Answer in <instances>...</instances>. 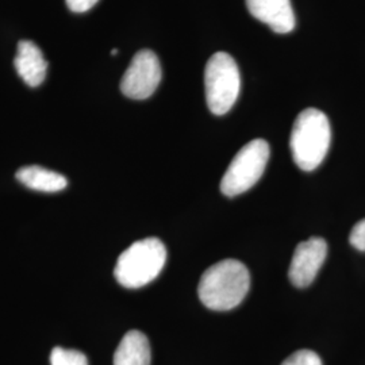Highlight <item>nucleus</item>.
<instances>
[{
    "label": "nucleus",
    "instance_id": "nucleus-1",
    "mask_svg": "<svg viewBox=\"0 0 365 365\" xmlns=\"http://www.w3.org/2000/svg\"><path fill=\"white\" fill-rule=\"evenodd\" d=\"M250 274L241 261L226 259L211 265L202 274L197 294L200 302L214 312H227L245 299Z\"/></svg>",
    "mask_w": 365,
    "mask_h": 365
},
{
    "label": "nucleus",
    "instance_id": "nucleus-2",
    "mask_svg": "<svg viewBox=\"0 0 365 365\" xmlns=\"http://www.w3.org/2000/svg\"><path fill=\"white\" fill-rule=\"evenodd\" d=\"M330 141L329 118L321 110L306 108L297 118L291 131L289 146L295 164L306 172L318 168L327 157Z\"/></svg>",
    "mask_w": 365,
    "mask_h": 365
},
{
    "label": "nucleus",
    "instance_id": "nucleus-3",
    "mask_svg": "<svg viewBox=\"0 0 365 365\" xmlns=\"http://www.w3.org/2000/svg\"><path fill=\"white\" fill-rule=\"evenodd\" d=\"M165 261V245L156 237L144 238L134 242L118 257L114 276L122 287H144L161 274Z\"/></svg>",
    "mask_w": 365,
    "mask_h": 365
},
{
    "label": "nucleus",
    "instance_id": "nucleus-4",
    "mask_svg": "<svg viewBox=\"0 0 365 365\" xmlns=\"http://www.w3.org/2000/svg\"><path fill=\"white\" fill-rule=\"evenodd\" d=\"M205 87L212 114L223 115L232 110L241 90V76L230 54L218 52L211 56L205 71Z\"/></svg>",
    "mask_w": 365,
    "mask_h": 365
},
{
    "label": "nucleus",
    "instance_id": "nucleus-5",
    "mask_svg": "<svg viewBox=\"0 0 365 365\" xmlns=\"http://www.w3.org/2000/svg\"><path fill=\"white\" fill-rule=\"evenodd\" d=\"M271 149L265 140H253L238 150L221 180L223 195L247 192L259 182L269 160Z\"/></svg>",
    "mask_w": 365,
    "mask_h": 365
},
{
    "label": "nucleus",
    "instance_id": "nucleus-6",
    "mask_svg": "<svg viewBox=\"0 0 365 365\" xmlns=\"http://www.w3.org/2000/svg\"><path fill=\"white\" fill-rule=\"evenodd\" d=\"M161 78L163 71L156 53L144 49L131 60L120 81V91L130 99H148L156 91Z\"/></svg>",
    "mask_w": 365,
    "mask_h": 365
},
{
    "label": "nucleus",
    "instance_id": "nucleus-7",
    "mask_svg": "<svg viewBox=\"0 0 365 365\" xmlns=\"http://www.w3.org/2000/svg\"><path fill=\"white\" fill-rule=\"evenodd\" d=\"M327 244L321 237H312L295 249L288 276L298 288L309 287L327 260Z\"/></svg>",
    "mask_w": 365,
    "mask_h": 365
},
{
    "label": "nucleus",
    "instance_id": "nucleus-8",
    "mask_svg": "<svg viewBox=\"0 0 365 365\" xmlns=\"http://www.w3.org/2000/svg\"><path fill=\"white\" fill-rule=\"evenodd\" d=\"M249 13L274 33L286 34L295 29V14L291 0H247Z\"/></svg>",
    "mask_w": 365,
    "mask_h": 365
},
{
    "label": "nucleus",
    "instance_id": "nucleus-9",
    "mask_svg": "<svg viewBox=\"0 0 365 365\" xmlns=\"http://www.w3.org/2000/svg\"><path fill=\"white\" fill-rule=\"evenodd\" d=\"M14 66L29 87H38L46 78L48 61L42 51L31 41H21L18 43Z\"/></svg>",
    "mask_w": 365,
    "mask_h": 365
},
{
    "label": "nucleus",
    "instance_id": "nucleus-10",
    "mask_svg": "<svg viewBox=\"0 0 365 365\" xmlns=\"http://www.w3.org/2000/svg\"><path fill=\"white\" fill-rule=\"evenodd\" d=\"M150 344L144 333L138 330L126 333L114 353V365H150Z\"/></svg>",
    "mask_w": 365,
    "mask_h": 365
},
{
    "label": "nucleus",
    "instance_id": "nucleus-11",
    "mask_svg": "<svg viewBox=\"0 0 365 365\" xmlns=\"http://www.w3.org/2000/svg\"><path fill=\"white\" fill-rule=\"evenodd\" d=\"M18 182L27 188L39 192H60L66 187V178L54 170H45L38 165L24 167L16 172Z\"/></svg>",
    "mask_w": 365,
    "mask_h": 365
},
{
    "label": "nucleus",
    "instance_id": "nucleus-12",
    "mask_svg": "<svg viewBox=\"0 0 365 365\" xmlns=\"http://www.w3.org/2000/svg\"><path fill=\"white\" fill-rule=\"evenodd\" d=\"M51 365H88V360L84 353L56 346L51 353Z\"/></svg>",
    "mask_w": 365,
    "mask_h": 365
},
{
    "label": "nucleus",
    "instance_id": "nucleus-13",
    "mask_svg": "<svg viewBox=\"0 0 365 365\" xmlns=\"http://www.w3.org/2000/svg\"><path fill=\"white\" fill-rule=\"evenodd\" d=\"M282 365H322L321 357L309 349H300L292 353Z\"/></svg>",
    "mask_w": 365,
    "mask_h": 365
},
{
    "label": "nucleus",
    "instance_id": "nucleus-14",
    "mask_svg": "<svg viewBox=\"0 0 365 365\" xmlns=\"http://www.w3.org/2000/svg\"><path fill=\"white\" fill-rule=\"evenodd\" d=\"M349 242L353 248L360 252H365V220L357 222L353 226L352 232L349 235Z\"/></svg>",
    "mask_w": 365,
    "mask_h": 365
},
{
    "label": "nucleus",
    "instance_id": "nucleus-15",
    "mask_svg": "<svg viewBox=\"0 0 365 365\" xmlns=\"http://www.w3.org/2000/svg\"><path fill=\"white\" fill-rule=\"evenodd\" d=\"M66 6L73 13H86L91 10L92 7L99 1V0H66Z\"/></svg>",
    "mask_w": 365,
    "mask_h": 365
},
{
    "label": "nucleus",
    "instance_id": "nucleus-16",
    "mask_svg": "<svg viewBox=\"0 0 365 365\" xmlns=\"http://www.w3.org/2000/svg\"><path fill=\"white\" fill-rule=\"evenodd\" d=\"M117 54H118L117 49H113V51H111V56H117Z\"/></svg>",
    "mask_w": 365,
    "mask_h": 365
}]
</instances>
